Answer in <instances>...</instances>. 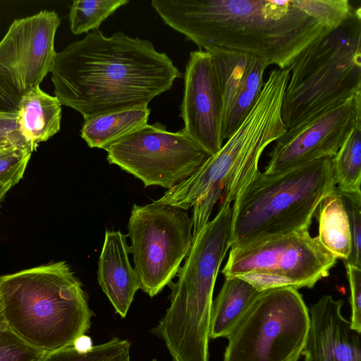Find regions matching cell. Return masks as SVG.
Masks as SVG:
<instances>
[{
  "label": "cell",
  "mask_w": 361,
  "mask_h": 361,
  "mask_svg": "<svg viewBox=\"0 0 361 361\" xmlns=\"http://www.w3.org/2000/svg\"><path fill=\"white\" fill-rule=\"evenodd\" d=\"M232 207L221 204L193 238L170 305L155 331L174 357L200 360L209 356L213 293L221 264L231 246Z\"/></svg>",
  "instance_id": "5b68a950"
},
{
  "label": "cell",
  "mask_w": 361,
  "mask_h": 361,
  "mask_svg": "<svg viewBox=\"0 0 361 361\" xmlns=\"http://www.w3.org/2000/svg\"><path fill=\"white\" fill-rule=\"evenodd\" d=\"M44 353L25 343L9 329L0 331V361H39Z\"/></svg>",
  "instance_id": "83f0119b"
},
{
  "label": "cell",
  "mask_w": 361,
  "mask_h": 361,
  "mask_svg": "<svg viewBox=\"0 0 361 361\" xmlns=\"http://www.w3.org/2000/svg\"><path fill=\"white\" fill-rule=\"evenodd\" d=\"M336 259L317 236L304 231L231 247L221 273L244 279L259 291L311 288L329 276Z\"/></svg>",
  "instance_id": "9c48e42d"
},
{
  "label": "cell",
  "mask_w": 361,
  "mask_h": 361,
  "mask_svg": "<svg viewBox=\"0 0 361 361\" xmlns=\"http://www.w3.org/2000/svg\"><path fill=\"white\" fill-rule=\"evenodd\" d=\"M8 329L2 311L1 302L0 300V331Z\"/></svg>",
  "instance_id": "836d02e7"
},
{
  "label": "cell",
  "mask_w": 361,
  "mask_h": 361,
  "mask_svg": "<svg viewBox=\"0 0 361 361\" xmlns=\"http://www.w3.org/2000/svg\"><path fill=\"white\" fill-rule=\"evenodd\" d=\"M151 5L200 49L245 54L280 69L290 67L355 10L348 0H153Z\"/></svg>",
  "instance_id": "6da1fadb"
},
{
  "label": "cell",
  "mask_w": 361,
  "mask_h": 361,
  "mask_svg": "<svg viewBox=\"0 0 361 361\" xmlns=\"http://www.w3.org/2000/svg\"><path fill=\"white\" fill-rule=\"evenodd\" d=\"M152 361H156V360H152Z\"/></svg>",
  "instance_id": "e575fe53"
},
{
  "label": "cell",
  "mask_w": 361,
  "mask_h": 361,
  "mask_svg": "<svg viewBox=\"0 0 361 361\" xmlns=\"http://www.w3.org/2000/svg\"><path fill=\"white\" fill-rule=\"evenodd\" d=\"M130 347L128 340L113 338L85 353L78 351L73 345L44 353L39 361H130Z\"/></svg>",
  "instance_id": "d4e9b609"
},
{
  "label": "cell",
  "mask_w": 361,
  "mask_h": 361,
  "mask_svg": "<svg viewBox=\"0 0 361 361\" xmlns=\"http://www.w3.org/2000/svg\"><path fill=\"white\" fill-rule=\"evenodd\" d=\"M222 106V119L240 90L253 56L220 50L208 51ZM256 58V57H255Z\"/></svg>",
  "instance_id": "44dd1931"
},
{
  "label": "cell",
  "mask_w": 361,
  "mask_h": 361,
  "mask_svg": "<svg viewBox=\"0 0 361 361\" xmlns=\"http://www.w3.org/2000/svg\"><path fill=\"white\" fill-rule=\"evenodd\" d=\"M105 150L109 164L140 179L145 187L167 190L191 176L210 157L182 130L171 132L159 123L145 125Z\"/></svg>",
  "instance_id": "8fae6325"
},
{
  "label": "cell",
  "mask_w": 361,
  "mask_h": 361,
  "mask_svg": "<svg viewBox=\"0 0 361 361\" xmlns=\"http://www.w3.org/2000/svg\"><path fill=\"white\" fill-rule=\"evenodd\" d=\"M182 130L210 156L223 145L222 106L210 54L190 53L184 73L180 115Z\"/></svg>",
  "instance_id": "5bb4252c"
},
{
  "label": "cell",
  "mask_w": 361,
  "mask_h": 361,
  "mask_svg": "<svg viewBox=\"0 0 361 361\" xmlns=\"http://www.w3.org/2000/svg\"><path fill=\"white\" fill-rule=\"evenodd\" d=\"M350 290L351 328L361 333V270L353 264L345 263Z\"/></svg>",
  "instance_id": "f546056e"
},
{
  "label": "cell",
  "mask_w": 361,
  "mask_h": 361,
  "mask_svg": "<svg viewBox=\"0 0 361 361\" xmlns=\"http://www.w3.org/2000/svg\"><path fill=\"white\" fill-rule=\"evenodd\" d=\"M127 235L120 231L106 230L98 261V283L116 313L125 317L140 289L137 276L132 267Z\"/></svg>",
  "instance_id": "2e32d148"
},
{
  "label": "cell",
  "mask_w": 361,
  "mask_h": 361,
  "mask_svg": "<svg viewBox=\"0 0 361 361\" xmlns=\"http://www.w3.org/2000/svg\"><path fill=\"white\" fill-rule=\"evenodd\" d=\"M140 288L154 297L171 283L192 243V220L182 208L152 202L132 207L128 224Z\"/></svg>",
  "instance_id": "30bf717a"
},
{
  "label": "cell",
  "mask_w": 361,
  "mask_h": 361,
  "mask_svg": "<svg viewBox=\"0 0 361 361\" xmlns=\"http://www.w3.org/2000/svg\"><path fill=\"white\" fill-rule=\"evenodd\" d=\"M343 305L326 295L312 305L304 361H361L360 334L343 316Z\"/></svg>",
  "instance_id": "9a60e30c"
},
{
  "label": "cell",
  "mask_w": 361,
  "mask_h": 361,
  "mask_svg": "<svg viewBox=\"0 0 361 361\" xmlns=\"http://www.w3.org/2000/svg\"><path fill=\"white\" fill-rule=\"evenodd\" d=\"M128 0H74L70 6L69 23L73 35L99 29L103 21Z\"/></svg>",
  "instance_id": "cb8c5ba5"
},
{
  "label": "cell",
  "mask_w": 361,
  "mask_h": 361,
  "mask_svg": "<svg viewBox=\"0 0 361 361\" xmlns=\"http://www.w3.org/2000/svg\"><path fill=\"white\" fill-rule=\"evenodd\" d=\"M290 68L273 69L252 109L221 149L188 178L155 200L182 208L192 207V235L209 221L215 204L231 203L259 172L266 147L287 130L281 116Z\"/></svg>",
  "instance_id": "3957f363"
},
{
  "label": "cell",
  "mask_w": 361,
  "mask_h": 361,
  "mask_svg": "<svg viewBox=\"0 0 361 361\" xmlns=\"http://www.w3.org/2000/svg\"><path fill=\"white\" fill-rule=\"evenodd\" d=\"M148 106L98 115L84 119L80 136L90 148L106 149L114 142L147 124Z\"/></svg>",
  "instance_id": "d6986e66"
},
{
  "label": "cell",
  "mask_w": 361,
  "mask_h": 361,
  "mask_svg": "<svg viewBox=\"0 0 361 361\" xmlns=\"http://www.w3.org/2000/svg\"><path fill=\"white\" fill-rule=\"evenodd\" d=\"M268 66L265 61L253 58L240 90L222 119L221 136L224 140L240 126L257 102L264 85V73Z\"/></svg>",
  "instance_id": "7402d4cb"
},
{
  "label": "cell",
  "mask_w": 361,
  "mask_h": 361,
  "mask_svg": "<svg viewBox=\"0 0 361 361\" xmlns=\"http://www.w3.org/2000/svg\"><path fill=\"white\" fill-rule=\"evenodd\" d=\"M12 184H6L0 185V206L4 201L7 192L13 188Z\"/></svg>",
  "instance_id": "d6a6232c"
},
{
  "label": "cell",
  "mask_w": 361,
  "mask_h": 361,
  "mask_svg": "<svg viewBox=\"0 0 361 361\" xmlns=\"http://www.w3.org/2000/svg\"><path fill=\"white\" fill-rule=\"evenodd\" d=\"M260 292L244 279L225 278L212 302L209 338H226Z\"/></svg>",
  "instance_id": "ac0fdd59"
},
{
  "label": "cell",
  "mask_w": 361,
  "mask_h": 361,
  "mask_svg": "<svg viewBox=\"0 0 361 361\" xmlns=\"http://www.w3.org/2000/svg\"><path fill=\"white\" fill-rule=\"evenodd\" d=\"M61 106L39 86L30 89L20 97L17 116L20 131L34 152L61 128Z\"/></svg>",
  "instance_id": "e0dca14e"
},
{
  "label": "cell",
  "mask_w": 361,
  "mask_h": 361,
  "mask_svg": "<svg viewBox=\"0 0 361 361\" xmlns=\"http://www.w3.org/2000/svg\"><path fill=\"white\" fill-rule=\"evenodd\" d=\"M332 161L336 189L361 193V125L353 130Z\"/></svg>",
  "instance_id": "603a6c76"
},
{
  "label": "cell",
  "mask_w": 361,
  "mask_h": 361,
  "mask_svg": "<svg viewBox=\"0 0 361 361\" xmlns=\"http://www.w3.org/2000/svg\"><path fill=\"white\" fill-rule=\"evenodd\" d=\"M309 326V310L298 289L262 290L226 337L224 361H298Z\"/></svg>",
  "instance_id": "ba28073f"
},
{
  "label": "cell",
  "mask_w": 361,
  "mask_h": 361,
  "mask_svg": "<svg viewBox=\"0 0 361 361\" xmlns=\"http://www.w3.org/2000/svg\"><path fill=\"white\" fill-rule=\"evenodd\" d=\"M319 242L336 259L344 262L352 253L349 219L341 192L336 190L318 207Z\"/></svg>",
  "instance_id": "ffe728a7"
},
{
  "label": "cell",
  "mask_w": 361,
  "mask_h": 361,
  "mask_svg": "<svg viewBox=\"0 0 361 361\" xmlns=\"http://www.w3.org/2000/svg\"><path fill=\"white\" fill-rule=\"evenodd\" d=\"M4 146L25 148L33 152L20 131L17 113L0 111V147Z\"/></svg>",
  "instance_id": "f1b7e54d"
},
{
  "label": "cell",
  "mask_w": 361,
  "mask_h": 361,
  "mask_svg": "<svg viewBox=\"0 0 361 361\" xmlns=\"http://www.w3.org/2000/svg\"><path fill=\"white\" fill-rule=\"evenodd\" d=\"M51 73L55 97L84 119L148 106L180 76L149 41L99 29L56 53Z\"/></svg>",
  "instance_id": "7a4b0ae2"
},
{
  "label": "cell",
  "mask_w": 361,
  "mask_h": 361,
  "mask_svg": "<svg viewBox=\"0 0 361 361\" xmlns=\"http://www.w3.org/2000/svg\"><path fill=\"white\" fill-rule=\"evenodd\" d=\"M21 96L11 78L0 70V111L17 113Z\"/></svg>",
  "instance_id": "4dcf8cb0"
},
{
  "label": "cell",
  "mask_w": 361,
  "mask_h": 361,
  "mask_svg": "<svg viewBox=\"0 0 361 361\" xmlns=\"http://www.w3.org/2000/svg\"><path fill=\"white\" fill-rule=\"evenodd\" d=\"M0 300L8 329L42 353L72 345L90 326L86 293L64 261L0 276Z\"/></svg>",
  "instance_id": "277c9868"
},
{
  "label": "cell",
  "mask_w": 361,
  "mask_h": 361,
  "mask_svg": "<svg viewBox=\"0 0 361 361\" xmlns=\"http://www.w3.org/2000/svg\"><path fill=\"white\" fill-rule=\"evenodd\" d=\"M361 125V92L287 128L275 142L264 170L272 174L319 159L333 158Z\"/></svg>",
  "instance_id": "7c38bea8"
},
{
  "label": "cell",
  "mask_w": 361,
  "mask_h": 361,
  "mask_svg": "<svg viewBox=\"0 0 361 361\" xmlns=\"http://www.w3.org/2000/svg\"><path fill=\"white\" fill-rule=\"evenodd\" d=\"M340 192L348 213L352 238V253L344 263L361 268V193Z\"/></svg>",
  "instance_id": "4316f807"
},
{
  "label": "cell",
  "mask_w": 361,
  "mask_h": 361,
  "mask_svg": "<svg viewBox=\"0 0 361 361\" xmlns=\"http://www.w3.org/2000/svg\"><path fill=\"white\" fill-rule=\"evenodd\" d=\"M360 11L293 61L281 106L287 128L361 92Z\"/></svg>",
  "instance_id": "52a82bcc"
},
{
  "label": "cell",
  "mask_w": 361,
  "mask_h": 361,
  "mask_svg": "<svg viewBox=\"0 0 361 361\" xmlns=\"http://www.w3.org/2000/svg\"><path fill=\"white\" fill-rule=\"evenodd\" d=\"M61 19L55 11H41L16 19L0 41V70L20 93L39 86L54 64V39Z\"/></svg>",
  "instance_id": "4fadbf2b"
},
{
  "label": "cell",
  "mask_w": 361,
  "mask_h": 361,
  "mask_svg": "<svg viewBox=\"0 0 361 361\" xmlns=\"http://www.w3.org/2000/svg\"><path fill=\"white\" fill-rule=\"evenodd\" d=\"M73 345L79 352L85 353L93 346L90 337L86 335H82L77 338L73 342Z\"/></svg>",
  "instance_id": "1f68e13d"
},
{
  "label": "cell",
  "mask_w": 361,
  "mask_h": 361,
  "mask_svg": "<svg viewBox=\"0 0 361 361\" xmlns=\"http://www.w3.org/2000/svg\"><path fill=\"white\" fill-rule=\"evenodd\" d=\"M32 152L25 148L0 147V185L17 184L23 177Z\"/></svg>",
  "instance_id": "484cf974"
},
{
  "label": "cell",
  "mask_w": 361,
  "mask_h": 361,
  "mask_svg": "<svg viewBox=\"0 0 361 361\" xmlns=\"http://www.w3.org/2000/svg\"><path fill=\"white\" fill-rule=\"evenodd\" d=\"M336 188L332 158L259 171L233 202L231 247L309 231L319 204Z\"/></svg>",
  "instance_id": "8992f818"
}]
</instances>
